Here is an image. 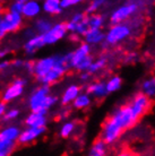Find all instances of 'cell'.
<instances>
[{
  "mask_svg": "<svg viewBox=\"0 0 155 156\" xmlns=\"http://www.w3.org/2000/svg\"><path fill=\"white\" fill-rule=\"evenodd\" d=\"M92 98H92L87 92H85V93H81L77 98H75V101L71 103V105H73L74 109L79 110V111H81V110H86L92 105Z\"/></svg>",
  "mask_w": 155,
  "mask_h": 156,
  "instance_id": "cell-25",
  "label": "cell"
},
{
  "mask_svg": "<svg viewBox=\"0 0 155 156\" xmlns=\"http://www.w3.org/2000/svg\"><path fill=\"white\" fill-rule=\"evenodd\" d=\"M6 111H7V103L0 98V119L4 117Z\"/></svg>",
  "mask_w": 155,
  "mask_h": 156,
  "instance_id": "cell-37",
  "label": "cell"
},
{
  "mask_svg": "<svg viewBox=\"0 0 155 156\" xmlns=\"http://www.w3.org/2000/svg\"><path fill=\"white\" fill-rule=\"evenodd\" d=\"M45 45L42 34H35V35L28 37L27 41L24 43V51L27 55H34L40 49H42Z\"/></svg>",
  "mask_w": 155,
  "mask_h": 156,
  "instance_id": "cell-18",
  "label": "cell"
},
{
  "mask_svg": "<svg viewBox=\"0 0 155 156\" xmlns=\"http://www.w3.org/2000/svg\"><path fill=\"white\" fill-rule=\"evenodd\" d=\"M106 18L101 12H93V14H87V23L89 28H103L105 25Z\"/></svg>",
  "mask_w": 155,
  "mask_h": 156,
  "instance_id": "cell-26",
  "label": "cell"
},
{
  "mask_svg": "<svg viewBox=\"0 0 155 156\" xmlns=\"http://www.w3.org/2000/svg\"><path fill=\"white\" fill-rule=\"evenodd\" d=\"M28 73H33V68H34V61H32V60H27V61H24V67Z\"/></svg>",
  "mask_w": 155,
  "mask_h": 156,
  "instance_id": "cell-36",
  "label": "cell"
},
{
  "mask_svg": "<svg viewBox=\"0 0 155 156\" xmlns=\"http://www.w3.org/2000/svg\"><path fill=\"white\" fill-rule=\"evenodd\" d=\"M52 25L53 24H52L51 20H49L47 17H40L35 20L34 30L36 32V34H44L52 27Z\"/></svg>",
  "mask_w": 155,
  "mask_h": 156,
  "instance_id": "cell-29",
  "label": "cell"
},
{
  "mask_svg": "<svg viewBox=\"0 0 155 156\" xmlns=\"http://www.w3.org/2000/svg\"><path fill=\"white\" fill-rule=\"evenodd\" d=\"M91 76H92V75L89 74L88 71H81V79L83 80V82H87V80H89Z\"/></svg>",
  "mask_w": 155,
  "mask_h": 156,
  "instance_id": "cell-40",
  "label": "cell"
},
{
  "mask_svg": "<svg viewBox=\"0 0 155 156\" xmlns=\"http://www.w3.org/2000/svg\"><path fill=\"white\" fill-rule=\"evenodd\" d=\"M140 10V6L135 0H128L124 4L119 5L116 7L112 12H110L109 16V22L110 24H117V23H124L128 22L132 17L137 15Z\"/></svg>",
  "mask_w": 155,
  "mask_h": 156,
  "instance_id": "cell-5",
  "label": "cell"
},
{
  "mask_svg": "<svg viewBox=\"0 0 155 156\" xmlns=\"http://www.w3.org/2000/svg\"><path fill=\"white\" fill-rule=\"evenodd\" d=\"M8 55V51L7 50H0V60H2L7 57Z\"/></svg>",
  "mask_w": 155,
  "mask_h": 156,
  "instance_id": "cell-41",
  "label": "cell"
},
{
  "mask_svg": "<svg viewBox=\"0 0 155 156\" xmlns=\"http://www.w3.org/2000/svg\"><path fill=\"white\" fill-rule=\"evenodd\" d=\"M68 34H69V32L67 28V23L59 22V23L53 24L52 27L42 35L45 45H52V44H56L59 41L63 40Z\"/></svg>",
  "mask_w": 155,
  "mask_h": 156,
  "instance_id": "cell-12",
  "label": "cell"
},
{
  "mask_svg": "<svg viewBox=\"0 0 155 156\" xmlns=\"http://www.w3.org/2000/svg\"><path fill=\"white\" fill-rule=\"evenodd\" d=\"M68 70H70V68H69V65H68L67 53H65V55H58V59H57L56 66L40 82H41V84H44V85H49V86L53 85L58 80H60L67 74Z\"/></svg>",
  "mask_w": 155,
  "mask_h": 156,
  "instance_id": "cell-6",
  "label": "cell"
},
{
  "mask_svg": "<svg viewBox=\"0 0 155 156\" xmlns=\"http://www.w3.org/2000/svg\"><path fill=\"white\" fill-rule=\"evenodd\" d=\"M41 12H43L42 4H40L38 0H28L24 4L22 15L25 20H33L39 17Z\"/></svg>",
  "mask_w": 155,
  "mask_h": 156,
  "instance_id": "cell-16",
  "label": "cell"
},
{
  "mask_svg": "<svg viewBox=\"0 0 155 156\" xmlns=\"http://www.w3.org/2000/svg\"><path fill=\"white\" fill-rule=\"evenodd\" d=\"M81 93V88L79 85H77V84H71V85H69L66 90H63V93L61 95V98H60L61 104L65 106L71 104L75 101V98H77Z\"/></svg>",
  "mask_w": 155,
  "mask_h": 156,
  "instance_id": "cell-19",
  "label": "cell"
},
{
  "mask_svg": "<svg viewBox=\"0 0 155 156\" xmlns=\"http://www.w3.org/2000/svg\"><path fill=\"white\" fill-rule=\"evenodd\" d=\"M26 83V79H24V78H16V79H14L7 86V88L2 92L0 98L6 102V103H10V102L15 101L16 98L22 96V94L24 93Z\"/></svg>",
  "mask_w": 155,
  "mask_h": 156,
  "instance_id": "cell-11",
  "label": "cell"
},
{
  "mask_svg": "<svg viewBox=\"0 0 155 156\" xmlns=\"http://www.w3.org/2000/svg\"><path fill=\"white\" fill-rule=\"evenodd\" d=\"M12 66L14 68H23L24 67V61L22 59H15L12 61Z\"/></svg>",
  "mask_w": 155,
  "mask_h": 156,
  "instance_id": "cell-39",
  "label": "cell"
},
{
  "mask_svg": "<svg viewBox=\"0 0 155 156\" xmlns=\"http://www.w3.org/2000/svg\"><path fill=\"white\" fill-rule=\"evenodd\" d=\"M83 40L89 45H101L104 43L105 32L103 28H89L87 33L83 36Z\"/></svg>",
  "mask_w": 155,
  "mask_h": 156,
  "instance_id": "cell-17",
  "label": "cell"
},
{
  "mask_svg": "<svg viewBox=\"0 0 155 156\" xmlns=\"http://www.w3.org/2000/svg\"><path fill=\"white\" fill-rule=\"evenodd\" d=\"M57 59H58V55H49V57H44V58L35 60L34 68H33V73L32 74L34 75V77L38 80H41L56 66Z\"/></svg>",
  "mask_w": 155,
  "mask_h": 156,
  "instance_id": "cell-13",
  "label": "cell"
},
{
  "mask_svg": "<svg viewBox=\"0 0 155 156\" xmlns=\"http://www.w3.org/2000/svg\"><path fill=\"white\" fill-rule=\"evenodd\" d=\"M140 92L151 98L155 100V76H148L140 83Z\"/></svg>",
  "mask_w": 155,
  "mask_h": 156,
  "instance_id": "cell-24",
  "label": "cell"
},
{
  "mask_svg": "<svg viewBox=\"0 0 155 156\" xmlns=\"http://www.w3.org/2000/svg\"><path fill=\"white\" fill-rule=\"evenodd\" d=\"M124 133V129L121 128V127H119L114 121L111 120L108 117L104 120L103 125H102L100 138H102L106 144L113 145L120 139V137L122 136Z\"/></svg>",
  "mask_w": 155,
  "mask_h": 156,
  "instance_id": "cell-8",
  "label": "cell"
},
{
  "mask_svg": "<svg viewBox=\"0 0 155 156\" xmlns=\"http://www.w3.org/2000/svg\"><path fill=\"white\" fill-rule=\"evenodd\" d=\"M0 71H1V70H0Z\"/></svg>",
  "mask_w": 155,
  "mask_h": 156,
  "instance_id": "cell-44",
  "label": "cell"
},
{
  "mask_svg": "<svg viewBox=\"0 0 155 156\" xmlns=\"http://www.w3.org/2000/svg\"><path fill=\"white\" fill-rule=\"evenodd\" d=\"M23 15L20 12H15L12 10H5L0 16V40L9 33H15L20 31L24 24Z\"/></svg>",
  "mask_w": 155,
  "mask_h": 156,
  "instance_id": "cell-4",
  "label": "cell"
},
{
  "mask_svg": "<svg viewBox=\"0 0 155 156\" xmlns=\"http://www.w3.org/2000/svg\"><path fill=\"white\" fill-rule=\"evenodd\" d=\"M86 92L95 100H103L109 95L105 82H103V80H94V82L87 84Z\"/></svg>",
  "mask_w": 155,
  "mask_h": 156,
  "instance_id": "cell-15",
  "label": "cell"
},
{
  "mask_svg": "<svg viewBox=\"0 0 155 156\" xmlns=\"http://www.w3.org/2000/svg\"><path fill=\"white\" fill-rule=\"evenodd\" d=\"M20 117V110L18 109H9L6 111V113L4 114V117L1 118L2 121L5 122H9V121H13L17 119Z\"/></svg>",
  "mask_w": 155,
  "mask_h": 156,
  "instance_id": "cell-33",
  "label": "cell"
},
{
  "mask_svg": "<svg viewBox=\"0 0 155 156\" xmlns=\"http://www.w3.org/2000/svg\"><path fill=\"white\" fill-rule=\"evenodd\" d=\"M22 130L17 126H7L0 129V141H13L17 143Z\"/></svg>",
  "mask_w": 155,
  "mask_h": 156,
  "instance_id": "cell-20",
  "label": "cell"
},
{
  "mask_svg": "<svg viewBox=\"0 0 155 156\" xmlns=\"http://www.w3.org/2000/svg\"><path fill=\"white\" fill-rule=\"evenodd\" d=\"M109 0H91L87 8H86V14H93L97 12L100 9L104 8L108 5Z\"/></svg>",
  "mask_w": 155,
  "mask_h": 156,
  "instance_id": "cell-31",
  "label": "cell"
},
{
  "mask_svg": "<svg viewBox=\"0 0 155 156\" xmlns=\"http://www.w3.org/2000/svg\"><path fill=\"white\" fill-rule=\"evenodd\" d=\"M109 118L114 121L119 127H121L124 131L132 128L139 121V118L136 115L128 102L117 106L116 109L109 114Z\"/></svg>",
  "mask_w": 155,
  "mask_h": 156,
  "instance_id": "cell-3",
  "label": "cell"
},
{
  "mask_svg": "<svg viewBox=\"0 0 155 156\" xmlns=\"http://www.w3.org/2000/svg\"><path fill=\"white\" fill-rule=\"evenodd\" d=\"M47 122L48 119L45 117V114L32 112V111L24 120V123H25L26 127H45Z\"/></svg>",
  "mask_w": 155,
  "mask_h": 156,
  "instance_id": "cell-22",
  "label": "cell"
},
{
  "mask_svg": "<svg viewBox=\"0 0 155 156\" xmlns=\"http://www.w3.org/2000/svg\"><path fill=\"white\" fill-rule=\"evenodd\" d=\"M128 103L139 119L143 118L145 114H147V112L152 108V100L144 93H142L140 90L132 95Z\"/></svg>",
  "mask_w": 155,
  "mask_h": 156,
  "instance_id": "cell-10",
  "label": "cell"
},
{
  "mask_svg": "<svg viewBox=\"0 0 155 156\" xmlns=\"http://www.w3.org/2000/svg\"><path fill=\"white\" fill-rule=\"evenodd\" d=\"M17 143L13 141H0V156H8L15 151Z\"/></svg>",
  "mask_w": 155,
  "mask_h": 156,
  "instance_id": "cell-32",
  "label": "cell"
},
{
  "mask_svg": "<svg viewBox=\"0 0 155 156\" xmlns=\"http://www.w3.org/2000/svg\"><path fill=\"white\" fill-rule=\"evenodd\" d=\"M67 28H68L69 33L76 34L83 39V36L85 35L89 30L88 23H87V14L86 12H76L67 22Z\"/></svg>",
  "mask_w": 155,
  "mask_h": 156,
  "instance_id": "cell-9",
  "label": "cell"
},
{
  "mask_svg": "<svg viewBox=\"0 0 155 156\" xmlns=\"http://www.w3.org/2000/svg\"><path fill=\"white\" fill-rule=\"evenodd\" d=\"M75 130H76V123L74 121H65L59 129V136L63 139H67L71 135H74Z\"/></svg>",
  "mask_w": 155,
  "mask_h": 156,
  "instance_id": "cell-30",
  "label": "cell"
},
{
  "mask_svg": "<svg viewBox=\"0 0 155 156\" xmlns=\"http://www.w3.org/2000/svg\"><path fill=\"white\" fill-rule=\"evenodd\" d=\"M136 58H137L136 52H129V53L126 55V60L124 61H127V62H134V61H136Z\"/></svg>",
  "mask_w": 155,
  "mask_h": 156,
  "instance_id": "cell-38",
  "label": "cell"
},
{
  "mask_svg": "<svg viewBox=\"0 0 155 156\" xmlns=\"http://www.w3.org/2000/svg\"><path fill=\"white\" fill-rule=\"evenodd\" d=\"M67 58L70 69H74L79 73L87 71L94 60L92 55V45L83 41L74 51L67 53Z\"/></svg>",
  "mask_w": 155,
  "mask_h": 156,
  "instance_id": "cell-1",
  "label": "cell"
},
{
  "mask_svg": "<svg viewBox=\"0 0 155 156\" xmlns=\"http://www.w3.org/2000/svg\"><path fill=\"white\" fill-rule=\"evenodd\" d=\"M47 131V127H27L22 130L17 144L18 145H30L34 143L38 138L42 136Z\"/></svg>",
  "mask_w": 155,
  "mask_h": 156,
  "instance_id": "cell-14",
  "label": "cell"
},
{
  "mask_svg": "<svg viewBox=\"0 0 155 156\" xmlns=\"http://www.w3.org/2000/svg\"><path fill=\"white\" fill-rule=\"evenodd\" d=\"M106 66H108V58L104 57V55H102V57H99L97 59L93 60V62L89 66L87 71L93 76L95 74H99L100 71L104 70L105 68H106Z\"/></svg>",
  "mask_w": 155,
  "mask_h": 156,
  "instance_id": "cell-28",
  "label": "cell"
},
{
  "mask_svg": "<svg viewBox=\"0 0 155 156\" xmlns=\"http://www.w3.org/2000/svg\"><path fill=\"white\" fill-rule=\"evenodd\" d=\"M42 9L47 15L50 16L60 15L63 10L61 6V0H43Z\"/></svg>",
  "mask_w": 155,
  "mask_h": 156,
  "instance_id": "cell-21",
  "label": "cell"
},
{
  "mask_svg": "<svg viewBox=\"0 0 155 156\" xmlns=\"http://www.w3.org/2000/svg\"><path fill=\"white\" fill-rule=\"evenodd\" d=\"M83 1L84 0H61V6L63 9H68V8H71L74 6L81 4Z\"/></svg>",
  "mask_w": 155,
  "mask_h": 156,
  "instance_id": "cell-35",
  "label": "cell"
},
{
  "mask_svg": "<svg viewBox=\"0 0 155 156\" xmlns=\"http://www.w3.org/2000/svg\"><path fill=\"white\" fill-rule=\"evenodd\" d=\"M132 34H135V33H134V30L129 22L111 24L105 32V40L102 45L117 47L124 41H127Z\"/></svg>",
  "mask_w": 155,
  "mask_h": 156,
  "instance_id": "cell-2",
  "label": "cell"
},
{
  "mask_svg": "<svg viewBox=\"0 0 155 156\" xmlns=\"http://www.w3.org/2000/svg\"><path fill=\"white\" fill-rule=\"evenodd\" d=\"M49 94H50V86L44 85V84L38 87L31 94L30 100H28V105H30L32 112H38L41 114L48 113L47 110L43 108V104H44V101Z\"/></svg>",
  "mask_w": 155,
  "mask_h": 156,
  "instance_id": "cell-7",
  "label": "cell"
},
{
  "mask_svg": "<svg viewBox=\"0 0 155 156\" xmlns=\"http://www.w3.org/2000/svg\"><path fill=\"white\" fill-rule=\"evenodd\" d=\"M105 85H106V90H108L109 94L116 93L121 90V87L124 85V80L119 75H113L105 82Z\"/></svg>",
  "mask_w": 155,
  "mask_h": 156,
  "instance_id": "cell-27",
  "label": "cell"
},
{
  "mask_svg": "<svg viewBox=\"0 0 155 156\" xmlns=\"http://www.w3.org/2000/svg\"><path fill=\"white\" fill-rule=\"evenodd\" d=\"M4 12H5V8H4V6H2V4H0V16L4 14Z\"/></svg>",
  "mask_w": 155,
  "mask_h": 156,
  "instance_id": "cell-42",
  "label": "cell"
},
{
  "mask_svg": "<svg viewBox=\"0 0 155 156\" xmlns=\"http://www.w3.org/2000/svg\"><path fill=\"white\" fill-rule=\"evenodd\" d=\"M109 144H106L102 138H99L93 141L88 149L89 156H105L108 154Z\"/></svg>",
  "mask_w": 155,
  "mask_h": 156,
  "instance_id": "cell-23",
  "label": "cell"
},
{
  "mask_svg": "<svg viewBox=\"0 0 155 156\" xmlns=\"http://www.w3.org/2000/svg\"><path fill=\"white\" fill-rule=\"evenodd\" d=\"M16 1H18V2H22V4H25L26 1H28V0H16Z\"/></svg>",
  "mask_w": 155,
  "mask_h": 156,
  "instance_id": "cell-43",
  "label": "cell"
},
{
  "mask_svg": "<svg viewBox=\"0 0 155 156\" xmlns=\"http://www.w3.org/2000/svg\"><path fill=\"white\" fill-rule=\"evenodd\" d=\"M23 6H24V4H22V2H18V1H16V0H13L12 2H10V5H9V7H8V9L12 10V12H20V14H22V12H23Z\"/></svg>",
  "mask_w": 155,
  "mask_h": 156,
  "instance_id": "cell-34",
  "label": "cell"
}]
</instances>
